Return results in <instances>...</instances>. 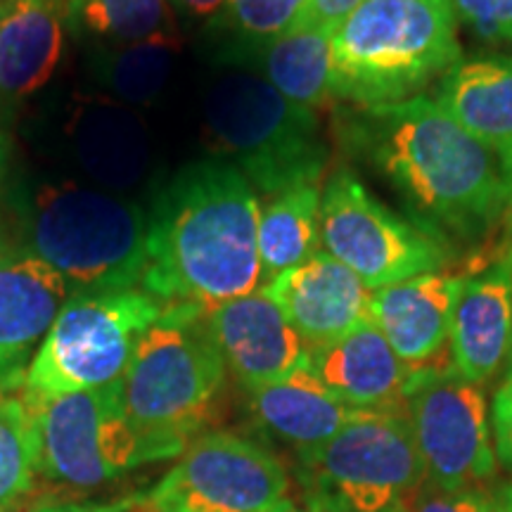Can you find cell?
I'll use <instances>...</instances> for the list:
<instances>
[{"instance_id":"obj_1","label":"cell","mask_w":512,"mask_h":512,"mask_svg":"<svg viewBox=\"0 0 512 512\" xmlns=\"http://www.w3.org/2000/svg\"><path fill=\"white\" fill-rule=\"evenodd\" d=\"M337 131L351 155L399 195L408 219L451 252L503 223L510 185L501 162L432 95L349 107Z\"/></svg>"},{"instance_id":"obj_2","label":"cell","mask_w":512,"mask_h":512,"mask_svg":"<svg viewBox=\"0 0 512 512\" xmlns=\"http://www.w3.org/2000/svg\"><path fill=\"white\" fill-rule=\"evenodd\" d=\"M259 195L226 157L197 159L147 214L140 290L159 304L216 306L259 290Z\"/></svg>"},{"instance_id":"obj_3","label":"cell","mask_w":512,"mask_h":512,"mask_svg":"<svg viewBox=\"0 0 512 512\" xmlns=\"http://www.w3.org/2000/svg\"><path fill=\"white\" fill-rule=\"evenodd\" d=\"M204 311L164 306L121 377L126 415L150 463L181 456L219 406L228 370Z\"/></svg>"},{"instance_id":"obj_4","label":"cell","mask_w":512,"mask_h":512,"mask_svg":"<svg viewBox=\"0 0 512 512\" xmlns=\"http://www.w3.org/2000/svg\"><path fill=\"white\" fill-rule=\"evenodd\" d=\"M460 60L448 0H363L332 31V98L349 107L418 98Z\"/></svg>"},{"instance_id":"obj_5","label":"cell","mask_w":512,"mask_h":512,"mask_svg":"<svg viewBox=\"0 0 512 512\" xmlns=\"http://www.w3.org/2000/svg\"><path fill=\"white\" fill-rule=\"evenodd\" d=\"M27 252L57 271L74 294L140 287L147 261V214L114 192L76 183L36 192Z\"/></svg>"},{"instance_id":"obj_6","label":"cell","mask_w":512,"mask_h":512,"mask_svg":"<svg viewBox=\"0 0 512 512\" xmlns=\"http://www.w3.org/2000/svg\"><path fill=\"white\" fill-rule=\"evenodd\" d=\"M204 119L226 159L266 197L323 181L330 147L318 112L283 98L261 74H221L204 100Z\"/></svg>"},{"instance_id":"obj_7","label":"cell","mask_w":512,"mask_h":512,"mask_svg":"<svg viewBox=\"0 0 512 512\" xmlns=\"http://www.w3.org/2000/svg\"><path fill=\"white\" fill-rule=\"evenodd\" d=\"M297 475L328 512H408L427 482L406 411H356Z\"/></svg>"},{"instance_id":"obj_8","label":"cell","mask_w":512,"mask_h":512,"mask_svg":"<svg viewBox=\"0 0 512 512\" xmlns=\"http://www.w3.org/2000/svg\"><path fill=\"white\" fill-rule=\"evenodd\" d=\"M162 311L164 304L140 287L72 294L31 361L22 387L24 403L86 392L121 380L140 337Z\"/></svg>"},{"instance_id":"obj_9","label":"cell","mask_w":512,"mask_h":512,"mask_svg":"<svg viewBox=\"0 0 512 512\" xmlns=\"http://www.w3.org/2000/svg\"><path fill=\"white\" fill-rule=\"evenodd\" d=\"M320 247L370 290L451 268L453 252L399 211L377 200L351 169L320 185Z\"/></svg>"},{"instance_id":"obj_10","label":"cell","mask_w":512,"mask_h":512,"mask_svg":"<svg viewBox=\"0 0 512 512\" xmlns=\"http://www.w3.org/2000/svg\"><path fill=\"white\" fill-rule=\"evenodd\" d=\"M27 406L36 427V470L48 482L98 489L150 463L126 415L121 380Z\"/></svg>"},{"instance_id":"obj_11","label":"cell","mask_w":512,"mask_h":512,"mask_svg":"<svg viewBox=\"0 0 512 512\" xmlns=\"http://www.w3.org/2000/svg\"><path fill=\"white\" fill-rule=\"evenodd\" d=\"M290 491L271 448L238 432H202L152 489L155 512H271Z\"/></svg>"},{"instance_id":"obj_12","label":"cell","mask_w":512,"mask_h":512,"mask_svg":"<svg viewBox=\"0 0 512 512\" xmlns=\"http://www.w3.org/2000/svg\"><path fill=\"white\" fill-rule=\"evenodd\" d=\"M406 415L411 420L427 482L472 486L494 477L496 453L486 394L446 366L413 368L406 384Z\"/></svg>"},{"instance_id":"obj_13","label":"cell","mask_w":512,"mask_h":512,"mask_svg":"<svg viewBox=\"0 0 512 512\" xmlns=\"http://www.w3.org/2000/svg\"><path fill=\"white\" fill-rule=\"evenodd\" d=\"M204 318L226 370L242 389L283 380L309 363V344L264 290L209 306Z\"/></svg>"},{"instance_id":"obj_14","label":"cell","mask_w":512,"mask_h":512,"mask_svg":"<svg viewBox=\"0 0 512 512\" xmlns=\"http://www.w3.org/2000/svg\"><path fill=\"white\" fill-rule=\"evenodd\" d=\"M69 297L64 278L46 261L27 249L0 252V394L24 387L36 347Z\"/></svg>"},{"instance_id":"obj_15","label":"cell","mask_w":512,"mask_h":512,"mask_svg":"<svg viewBox=\"0 0 512 512\" xmlns=\"http://www.w3.org/2000/svg\"><path fill=\"white\" fill-rule=\"evenodd\" d=\"M264 292L309 349L325 347L370 320L373 290L323 247L266 283Z\"/></svg>"},{"instance_id":"obj_16","label":"cell","mask_w":512,"mask_h":512,"mask_svg":"<svg viewBox=\"0 0 512 512\" xmlns=\"http://www.w3.org/2000/svg\"><path fill=\"white\" fill-rule=\"evenodd\" d=\"M512 342V261H496L465 273L451 318V366L484 387L508 363Z\"/></svg>"},{"instance_id":"obj_17","label":"cell","mask_w":512,"mask_h":512,"mask_svg":"<svg viewBox=\"0 0 512 512\" xmlns=\"http://www.w3.org/2000/svg\"><path fill=\"white\" fill-rule=\"evenodd\" d=\"M463 280L465 273L441 268L373 290L370 323L406 366H430L444 354Z\"/></svg>"},{"instance_id":"obj_18","label":"cell","mask_w":512,"mask_h":512,"mask_svg":"<svg viewBox=\"0 0 512 512\" xmlns=\"http://www.w3.org/2000/svg\"><path fill=\"white\" fill-rule=\"evenodd\" d=\"M309 370L351 411H406V366L370 320L311 349Z\"/></svg>"},{"instance_id":"obj_19","label":"cell","mask_w":512,"mask_h":512,"mask_svg":"<svg viewBox=\"0 0 512 512\" xmlns=\"http://www.w3.org/2000/svg\"><path fill=\"white\" fill-rule=\"evenodd\" d=\"M434 102L512 174V55L463 57L434 86Z\"/></svg>"},{"instance_id":"obj_20","label":"cell","mask_w":512,"mask_h":512,"mask_svg":"<svg viewBox=\"0 0 512 512\" xmlns=\"http://www.w3.org/2000/svg\"><path fill=\"white\" fill-rule=\"evenodd\" d=\"M245 392L256 425L290 446L299 460L328 444L356 413L344 406L309 366Z\"/></svg>"},{"instance_id":"obj_21","label":"cell","mask_w":512,"mask_h":512,"mask_svg":"<svg viewBox=\"0 0 512 512\" xmlns=\"http://www.w3.org/2000/svg\"><path fill=\"white\" fill-rule=\"evenodd\" d=\"M64 0H5L0 19V100L46 86L64 46Z\"/></svg>"},{"instance_id":"obj_22","label":"cell","mask_w":512,"mask_h":512,"mask_svg":"<svg viewBox=\"0 0 512 512\" xmlns=\"http://www.w3.org/2000/svg\"><path fill=\"white\" fill-rule=\"evenodd\" d=\"M74 152L88 176L112 190L133 188L150 162V140L140 121L117 105L81 110L74 124Z\"/></svg>"},{"instance_id":"obj_23","label":"cell","mask_w":512,"mask_h":512,"mask_svg":"<svg viewBox=\"0 0 512 512\" xmlns=\"http://www.w3.org/2000/svg\"><path fill=\"white\" fill-rule=\"evenodd\" d=\"M261 76L283 98L318 112L332 100V31L292 27L261 48Z\"/></svg>"},{"instance_id":"obj_24","label":"cell","mask_w":512,"mask_h":512,"mask_svg":"<svg viewBox=\"0 0 512 512\" xmlns=\"http://www.w3.org/2000/svg\"><path fill=\"white\" fill-rule=\"evenodd\" d=\"M320 183L297 185L271 195L259 207L261 280L271 283L280 273L304 264L320 249Z\"/></svg>"},{"instance_id":"obj_25","label":"cell","mask_w":512,"mask_h":512,"mask_svg":"<svg viewBox=\"0 0 512 512\" xmlns=\"http://www.w3.org/2000/svg\"><path fill=\"white\" fill-rule=\"evenodd\" d=\"M176 60L174 34H159L126 46H105L93 72L102 86L126 105H147L164 91Z\"/></svg>"},{"instance_id":"obj_26","label":"cell","mask_w":512,"mask_h":512,"mask_svg":"<svg viewBox=\"0 0 512 512\" xmlns=\"http://www.w3.org/2000/svg\"><path fill=\"white\" fill-rule=\"evenodd\" d=\"M166 0H64V27L81 41L126 46L169 34Z\"/></svg>"},{"instance_id":"obj_27","label":"cell","mask_w":512,"mask_h":512,"mask_svg":"<svg viewBox=\"0 0 512 512\" xmlns=\"http://www.w3.org/2000/svg\"><path fill=\"white\" fill-rule=\"evenodd\" d=\"M34 413L22 396L0 399V512H12L34 489Z\"/></svg>"},{"instance_id":"obj_28","label":"cell","mask_w":512,"mask_h":512,"mask_svg":"<svg viewBox=\"0 0 512 512\" xmlns=\"http://www.w3.org/2000/svg\"><path fill=\"white\" fill-rule=\"evenodd\" d=\"M306 3L309 0H228L209 27L242 46L264 48L297 22Z\"/></svg>"},{"instance_id":"obj_29","label":"cell","mask_w":512,"mask_h":512,"mask_svg":"<svg viewBox=\"0 0 512 512\" xmlns=\"http://www.w3.org/2000/svg\"><path fill=\"white\" fill-rule=\"evenodd\" d=\"M458 27L486 46L512 48V0H448Z\"/></svg>"},{"instance_id":"obj_30","label":"cell","mask_w":512,"mask_h":512,"mask_svg":"<svg viewBox=\"0 0 512 512\" xmlns=\"http://www.w3.org/2000/svg\"><path fill=\"white\" fill-rule=\"evenodd\" d=\"M408 512H494V491L482 484L439 486L425 482Z\"/></svg>"},{"instance_id":"obj_31","label":"cell","mask_w":512,"mask_h":512,"mask_svg":"<svg viewBox=\"0 0 512 512\" xmlns=\"http://www.w3.org/2000/svg\"><path fill=\"white\" fill-rule=\"evenodd\" d=\"M361 3L363 0H309L292 27H320L335 31Z\"/></svg>"},{"instance_id":"obj_32","label":"cell","mask_w":512,"mask_h":512,"mask_svg":"<svg viewBox=\"0 0 512 512\" xmlns=\"http://www.w3.org/2000/svg\"><path fill=\"white\" fill-rule=\"evenodd\" d=\"M34 512H155L147 503L145 491H136L114 501H86V503H55L43 505Z\"/></svg>"},{"instance_id":"obj_33","label":"cell","mask_w":512,"mask_h":512,"mask_svg":"<svg viewBox=\"0 0 512 512\" xmlns=\"http://www.w3.org/2000/svg\"><path fill=\"white\" fill-rule=\"evenodd\" d=\"M491 425H494L498 458L512 472V396L496 392L494 408H491Z\"/></svg>"},{"instance_id":"obj_34","label":"cell","mask_w":512,"mask_h":512,"mask_svg":"<svg viewBox=\"0 0 512 512\" xmlns=\"http://www.w3.org/2000/svg\"><path fill=\"white\" fill-rule=\"evenodd\" d=\"M169 8L183 19H214L228 0H166Z\"/></svg>"},{"instance_id":"obj_35","label":"cell","mask_w":512,"mask_h":512,"mask_svg":"<svg viewBox=\"0 0 512 512\" xmlns=\"http://www.w3.org/2000/svg\"><path fill=\"white\" fill-rule=\"evenodd\" d=\"M271 512H328V510H323L316 501H311V498H306V496H302V503L287 496L278 505H275Z\"/></svg>"},{"instance_id":"obj_36","label":"cell","mask_w":512,"mask_h":512,"mask_svg":"<svg viewBox=\"0 0 512 512\" xmlns=\"http://www.w3.org/2000/svg\"><path fill=\"white\" fill-rule=\"evenodd\" d=\"M494 512H512V482H505L494 491Z\"/></svg>"},{"instance_id":"obj_37","label":"cell","mask_w":512,"mask_h":512,"mask_svg":"<svg viewBox=\"0 0 512 512\" xmlns=\"http://www.w3.org/2000/svg\"><path fill=\"white\" fill-rule=\"evenodd\" d=\"M508 185H510V195H508V207H505V216H503V247L512 245V174L508 178Z\"/></svg>"},{"instance_id":"obj_38","label":"cell","mask_w":512,"mask_h":512,"mask_svg":"<svg viewBox=\"0 0 512 512\" xmlns=\"http://www.w3.org/2000/svg\"><path fill=\"white\" fill-rule=\"evenodd\" d=\"M498 392H503V394L512 396V370H508V375H505V382H503V387L498 389Z\"/></svg>"},{"instance_id":"obj_39","label":"cell","mask_w":512,"mask_h":512,"mask_svg":"<svg viewBox=\"0 0 512 512\" xmlns=\"http://www.w3.org/2000/svg\"><path fill=\"white\" fill-rule=\"evenodd\" d=\"M505 366H508V370H512V342H510V354H508V363H505Z\"/></svg>"},{"instance_id":"obj_40","label":"cell","mask_w":512,"mask_h":512,"mask_svg":"<svg viewBox=\"0 0 512 512\" xmlns=\"http://www.w3.org/2000/svg\"><path fill=\"white\" fill-rule=\"evenodd\" d=\"M503 252L510 256V261H512V245H508V247H503Z\"/></svg>"},{"instance_id":"obj_41","label":"cell","mask_w":512,"mask_h":512,"mask_svg":"<svg viewBox=\"0 0 512 512\" xmlns=\"http://www.w3.org/2000/svg\"><path fill=\"white\" fill-rule=\"evenodd\" d=\"M3 8H5V0H0V19H3Z\"/></svg>"}]
</instances>
